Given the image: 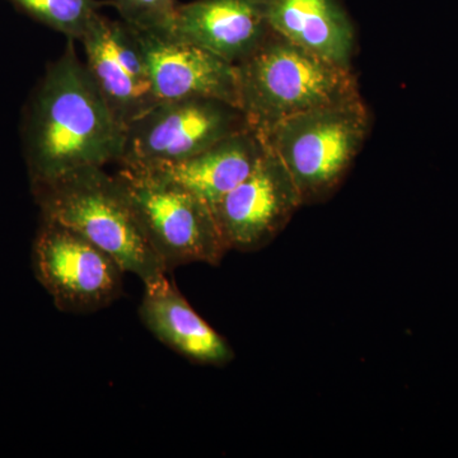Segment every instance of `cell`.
Segmentation results:
<instances>
[{
    "label": "cell",
    "instance_id": "cell-7",
    "mask_svg": "<svg viewBox=\"0 0 458 458\" xmlns=\"http://www.w3.org/2000/svg\"><path fill=\"white\" fill-rule=\"evenodd\" d=\"M32 267L62 312L99 311L123 293V267L60 223L41 219L33 241Z\"/></svg>",
    "mask_w": 458,
    "mask_h": 458
},
{
    "label": "cell",
    "instance_id": "cell-8",
    "mask_svg": "<svg viewBox=\"0 0 458 458\" xmlns=\"http://www.w3.org/2000/svg\"><path fill=\"white\" fill-rule=\"evenodd\" d=\"M302 205L285 165L267 149L256 170L213 213L228 251L251 252L269 245Z\"/></svg>",
    "mask_w": 458,
    "mask_h": 458
},
{
    "label": "cell",
    "instance_id": "cell-12",
    "mask_svg": "<svg viewBox=\"0 0 458 458\" xmlns=\"http://www.w3.org/2000/svg\"><path fill=\"white\" fill-rule=\"evenodd\" d=\"M267 148L254 129L231 135L198 155L152 168H132L171 181L216 207L256 170ZM128 168V167H126Z\"/></svg>",
    "mask_w": 458,
    "mask_h": 458
},
{
    "label": "cell",
    "instance_id": "cell-1",
    "mask_svg": "<svg viewBox=\"0 0 458 458\" xmlns=\"http://www.w3.org/2000/svg\"><path fill=\"white\" fill-rule=\"evenodd\" d=\"M123 141L125 129L69 40L27 106L23 148L31 190L84 168L119 162Z\"/></svg>",
    "mask_w": 458,
    "mask_h": 458
},
{
    "label": "cell",
    "instance_id": "cell-10",
    "mask_svg": "<svg viewBox=\"0 0 458 458\" xmlns=\"http://www.w3.org/2000/svg\"><path fill=\"white\" fill-rule=\"evenodd\" d=\"M158 102L222 99L238 107L237 66L170 32L137 31Z\"/></svg>",
    "mask_w": 458,
    "mask_h": 458
},
{
    "label": "cell",
    "instance_id": "cell-16",
    "mask_svg": "<svg viewBox=\"0 0 458 458\" xmlns=\"http://www.w3.org/2000/svg\"><path fill=\"white\" fill-rule=\"evenodd\" d=\"M120 20L137 31L170 32L177 0H113Z\"/></svg>",
    "mask_w": 458,
    "mask_h": 458
},
{
    "label": "cell",
    "instance_id": "cell-2",
    "mask_svg": "<svg viewBox=\"0 0 458 458\" xmlns=\"http://www.w3.org/2000/svg\"><path fill=\"white\" fill-rule=\"evenodd\" d=\"M236 66L238 107L258 132L294 114L360 98L351 68L273 31Z\"/></svg>",
    "mask_w": 458,
    "mask_h": 458
},
{
    "label": "cell",
    "instance_id": "cell-14",
    "mask_svg": "<svg viewBox=\"0 0 458 458\" xmlns=\"http://www.w3.org/2000/svg\"><path fill=\"white\" fill-rule=\"evenodd\" d=\"M271 31L315 55L351 68L354 27L337 0H262Z\"/></svg>",
    "mask_w": 458,
    "mask_h": 458
},
{
    "label": "cell",
    "instance_id": "cell-15",
    "mask_svg": "<svg viewBox=\"0 0 458 458\" xmlns=\"http://www.w3.org/2000/svg\"><path fill=\"white\" fill-rule=\"evenodd\" d=\"M44 25L63 33L68 40L81 41L101 17L98 0H12Z\"/></svg>",
    "mask_w": 458,
    "mask_h": 458
},
{
    "label": "cell",
    "instance_id": "cell-5",
    "mask_svg": "<svg viewBox=\"0 0 458 458\" xmlns=\"http://www.w3.org/2000/svg\"><path fill=\"white\" fill-rule=\"evenodd\" d=\"M116 177L167 273L192 262L221 264L228 249L203 199L144 171L122 167Z\"/></svg>",
    "mask_w": 458,
    "mask_h": 458
},
{
    "label": "cell",
    "instance_id": "cell-6",
    "mask_svg": "<svg viewBox=\"0 0 458 458\" xmlns=\"http://www.w3.org/2000/svg\"><path fill=\"white\" fill-rule=\"evenodd\" d=\"M249 129L241 108L222 99L158 102L126 128L119 164L128 168L174 164Z\"/></svg>",
    "mask_w": 458,
    "mask_h": 458
},
{
    "label": "cell",
    "instance_id": "cell-4",
    "mask_svg": "<svg viewBox=\"0 0 458 458\" xmlns=\"http://www.w3.org/2000/svg\"><path fill=\"white\" fill-rule=\"evenodd\" d=\"M369 131V110L357 98L294 114L258 134L285 165L304 205L334 194Z\"/></svg>",
    "mask_w": 458,
    "mask_h": 458
},
{
    "label": "cell",
    "instance_id": "cell-9",
    "mask_svg": "<svg viewBox=\"0 0 458 458\" xmlns=\"http://www.w3.org/2000/svg\"><path fill=\"white\" fill-rule=\"evenodd\" d=\"M86 65L108 108L123 129L157 105L137 32L102 16L81 40Z\"/></svg>",
    "mask_w": 458,
    "mask_h": 458
},
{
    "label": "cell",
    "instance_id": "cell-3",
    "mask_svg": "<svg viewBox=\"0 0 458 458\" xmlns=\"http://www.w3.org/2000/svg\"><path fill=\"white\" fill-rule=\"evenodd\" d=\"M31 191L41 219L77 232L144 285L165 278L167 271L148 242L116 174L111 176L104 167L84 168Z\"/></svg>",
    "mask_w": 458,
    "mask_h": 458
},
{
    "label": "cell",
    "instance_id": "cell-11",
    "mask_svg": "<svg viewBox=\"0 0 458 458\" xmlns=\"http://www.w3.org/2000/svg\"><path fill=\"white\" fill-rule=\"evenodd\" d=\"M170 33L237 65L271 29L262 0H194L179 5Z\"/></svg>",
    "mask_w": 458,
    "mask_h": 458
},
{
    "label": "cell",
    "instance_id": "cell-13",
    "mask_svg": "<svg viewBox=\"0 0 458 458\" xmlns=\"http://www.w3.org/2000/svg\"><path fill=\"white\" fill-rule=\"evenodd\" d=\"M144 286L140 319L159 342L204 366H227L234 360L227 340L195 312L167 276Z\"/></svg>",
    "mask_w": 458,
    "mask_h": 458
}]
</instances>
